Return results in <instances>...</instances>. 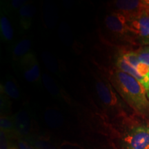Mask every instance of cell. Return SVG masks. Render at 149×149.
Returning <instances> with one entry per match:
<instances>
[{"instance_id": "obj_1", "label": "cell", "mask_w": 149, "mask_h": 149, "mask_svg": "<svg viewBox=\"0 0 149 149\" xmlns=\"http://www.w3.org/2000/svg\"><path fill=\"white\" fill-rule=\"evenodd\" d=\"M109 80L130 109L139 116L149 119V100L137 79L114 67L110 70Z\"/></svg>"}, {"instance_id": "obj_2", "label": "cell", "mask_w": 149, "mask_h": 149, "mask_svg": "<svg viewBox=\"0 0 149 149\" xmlns=\"http://www.w3.org/2000/svg\"><path fill=\"white\" fill-rule=\"evenodd\" d=\"M115 68L130 74L144 88L149 100V66L139 60L133 50H119L114 59Z\"/></svg>"}, {"instance_id": "obj_3", "label": "cell", "mask_w": 149, "mask_h": 149, "mask_svg": "<svg viewBox=\"0 0 149 149\" xmlns=\"http://www.w3.org/2000/svg\"><path fill=\"white\" fill-rule=\"evenodd\" d=\"M95 86L104 109L117 115L125 114L126 109L129 107L119 95L109 80L97 77Z\"/></svg>"}, {"instance_id": "obj_4", "label": "cell", "mask_w": 149, "mask_h": 149, "mask_svg": "<svg viewBox=\"0 0 149 149\" xmlns=\"http://www.w3.org/2000/svg\"><path fill=\"white\" fill-rule=\"evenodd\" d=\"M104 26L113 40L130 46H137L133 33L128 25L127 19L119 13L111 11L104 18Z\"/></svg>"}, {"instance_id": "obj_5", "label": "cell", "mask_w": 149, "mask_h": 149, "mask_svg": "<svg viewBox=\"0 0 149 149\" xmlns=\"http://www.w3.org/2000/svg\"><path fill=\"white\" fill-rule=\"evenodd\" d=\"M123 149H149V123L133 124L122 134Z\"/></svg>"}, {"instance_id": "obj_6", "label": "cell", "mask_w": 149, "mask_h": 149, "mask_svg": "<svg viewBox=\"0 0 149 149\" xmlns=\"http://www.w3.org/2000/svg\"><path fill=\"white\" fill-rule=\"evenodd\" d=\"M136 42L141 46H149V10L144 9L131 17L126 18Z\"/></svg>"}, {"instance_id": "obj_7", "label": "cell", "mask_w": 149, "mask_h": 149, "mask_svg": "<svg viewBox=\"0 0 149 149\" xmlns=\"http://www.w3.org/2000/svg\"><path fill=\"white\" fill-rule=\"evenodd\" d=\"M113 12L119 13L126 18L131 17L146 8L144 0H117L109 3Z\"/></svg>"}, {"instance_id": "obj_8", "label": "cell", "mask_w": 149, "mask_h": 149, "mask_svg": "<svg viewBox=\"0 0 149 149\" xmlns=\"http://www.w3.org/2000/svg\"><path fill=\"white\" fill-rule=\"evenodd\" d=\"M19 66L24 79L31 83L40 80L41 72L39 62L33 51H31L19 61Z\"/></svg>"}, {"instance_id": "obj_9", "label": "cell", "mask_w": 149, "mask_h": 149, "mask_svg": "<svg viewBox=\"0 0 149 149\" xmlns=\"http://www.w3.org/2000/svg\"><path fill=\"white\" fill-rule=\"evenodd\" d=\"M13 116L17 135H28L31 129V117L26 110H21Z\"/></svg>"}, {"instance_id": "obj_10", "label": "cell", "mask_w": 149, "mask_h": 149, "mask_svg": "<svg viewBox=\"0 0 149 149\" xmlns=\"http://www.w3.org/2000/svg\"><path fill=\"white\" fill-rule=\"evenodd\" d=\"M0 35L1 41L10 42L14 37V30L12 24L6 14L4 9L1 8L0 15Z\"/></svg>"}, {"instance_id": "obj_11", "label": "cell", "mask_w": 149, "mask_h": 149, "mask_svg": "<svg viewBox=\"0 0 149 149\" xmlns=\"http://www.w3.org/2000/svg\"><path fill=\"white\" fill-rule=\"evenodd\" d=\"M36 8L31 3H28L19 10V24L22 29L26 31L31 26L33 23Z\"/></svg>"}, {"instance_id": "obj_12", "label": "cell", "mask_w": 149, "mask_h": 149, "mask_svg": "<svg viewBox=\"0 0 149 149\" xmlns=\"http://www.w3.org/2000/svg\"><path fill=\"white\" fill-rule=\"evenodd\" d=\"M1 92L14 100H19L20 98V91L17 84L13 77L9 75L1 84Z\"/></svg>"}, {"instance_id": "obj_13", "label": "cell", "mask_w": 149, "mask_h": 149, "mask_svg": "<svg viewBox=\"0 0 149 149\" xmlns=\"http://www.w3.org/2000/svg\"><path fill=\"white\" fill-rule=\"evenodd\" d=\"M31 46H32L31 41L28 39H24L17 43L13 50L14 60L18 61L19 62L23 57L31 52Z\"/></svg>"}, {"instance_id": "obj_14", "label": "cell", "mask_w": 149, "mask_h": 149, "mask_svg": "<svg viewBox=\"0 0 149 149\" xmlns=\"http://www.w3.org/2000/svg\"><path fill=\"white\" fill-rule=\"evenodd\" d=\"M0 128H1V130L8 133L11 137H13L17 135L13 116H9L8 115H1Z\"/></svg>"}, {"instance_id": "obj_15", "label": "cell", "mask_w": 149, "mask_h": 149, "mask_svg": "<svg viewBox=\"0 0 149 149\" xmlns=\"http://www.w3.org/2000/svg\"><path fill=\"white\" fill-rule=\"evenodd\" d=\"M42 81L45 86L46 88L47 89L48 93L53 96L54 97L63 98V94L59 90V87L55 83L53 79L48 75V74L44 73L42 74Z\"/></svg>"}, {"instance_id": "obj_16", "label": "cell", "mask_w": 149, "mask_h": 149, "mask_svg": "<svg viewBox=\"0 0 149 149\" xmlns=\"http://www.w3.org/2000/svg\"><path fill=\"white\" fill-rule=\"evenodd\" d=\"M135 52L139 60L149 66V46H140Z\"/></svg>"}, {"instance_id": "obj_17", "label": "cell", "mask_w": 149, "mask_h": 149, "mask_svg": "<svg viewBox=\"0 0 149 149\" xmlns=\"http://www.w3.org/2000/svg\"><path fill=\"white\" fill-rule=\"evenodd\" d=\"M42 57L44 63H45V65L48 68V70L56 73L57 70H58V69H57L58 68H57V64H56L55 59H53V56L48 53H43Z\"/></svg>"}, {"instance_id": "obj_18", "label": "cell", "mask_w": 149, "mask_h": 149, "mask_svg": "<svg viewBox=\"0 0 149 149\" xmlns=\"http://www.w3.org/2000/svg\"><path fill=\"white\" fill-rule=\"evenodd\" d=\"M0 105H1V115H8V113L10 109V97L1 92V97H0Z\"/></svg>"}, {"instance_id": "obj_19", "label": "cell", "mask_w": 149, "mask_h": 149, "mask_svg": "<svg viewBox=\"0 0 149 149\" xmlns=\"http://www.w3.org/2000/svg\"><path fill=\"white\" fill-rule=\"evenodd\" d=\"M11 137L5 131L0 130V149H12L14 147L12 146L10 142Z\"/></svg>"}, {"instance_id": "obj_20", "label": "cell", "mask_w": 149, "mask_h": 149, "mask_svg": "<svg viewBox=\"0 0 149 149\" xmlns=\"http://www.w3.org/2000/svg\"><path fill=\"white\" fill-rule=\"evenodd\" d=\"M29 3L27 0H12L9 1L8 8L11 10H19L24 6Z\"/></svg>"}, {"instance_id": "obj_21", "label": "cell", "mask_w": 149, "mask_h": 149, "mask_svg": "<svg viewBox=\"0 0 149 149\" xmlns=\"http://www.w3.org/2000/svg\"><path fill=\"white\" fill-rule=\"evenodd\" d=\"M17 146L19 149H37L35 147L29 144V141L22 139H19L17 140Z\"/></svg>"}, {"instance_id": "obj_22", "label": "cell", "mask_w": 149, "mask_h": 149, "mask_svg": "<svg viewBox=\"0 0 149 149\" xmlns=\"http://www.w3.org/2000/svg\"><path fill=\"white\" fill-rule=\"evenodd\" d=\"M144 2L146 6V8L149 10V0H144Z\"/></svg>"}, {"instance_id": "obj_23", "label": "cell", "mask_w": 149, "mask_h": 149, "mask_svg": "<svg viewBox=\"0 0 149 149\" xmlns=\"http://www.w3.org/2000/svg\"><path fill=\"white\" fill-rule=\"evenodd\" d=\"M12 149H17V148H15V147H14V148H13Z\"/></svg>"}]
</instances>
